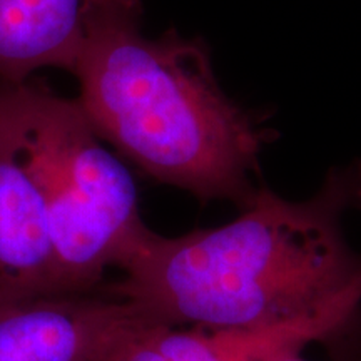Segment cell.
Instances as JSON below:
<instances>
[{
  "instance_id": "obj_1",
  "label": "cell",
  "mask_w": 361,
  "mask_h": 361,
  "mask_svg": "<svg viewBox=\"0 0 361 361\" xmlns=\"http://www.w3.org/2000/svg\"><path fill=\"white\" fill-rule=\"evenodd\" d=\"M361 209V162L305 201L258 189L236 219L179 238L152 233L109 288L147 324L251 328L296 322L361 296V252L343 216Z\"/></svg>"
},
{
  "instance_id": "obj_2",
  "label": "cell",
  "mask_w": 361,
  "mask_h": 361,
  "mask_svg": "<svg viewBox=\"0 0 361 361\" xmlns=\"http://www.w3.org/2000/svg\"><path fill=\"white\" fill-rule=\"evenodd\" d=\"M141 0H96L72 74L99 137L159 183L245 206L269 130L224 94L209 49L141 30Z\"/></svg>"
},
{
  "instance_id": "obj_3",
  "label": "cell",
  "mask_w": 361,
  "mask_h": 361,
  "mask_svg": "<svg viewBox=\"0 0 361 361\" xmlns=\"http://www.w3.org/2000/svg\"><path fill=\"white\" fill-rule=\"evenodd\" d=\"M79 99L39 82H0V149L39 191L62 293H89L152 231L128 168L102 146Z\"/></svg>"
},
{
  "instance_id": "obj_4",
  "label": "cell",
  "mask_w": 361,
  "mask_h": 361,
  "mask_svg": "<svg viewBox=\"0 0 361 361\" xmlns=\"http://www.w3.org/2000/svg\"><path fill=\"white\" fill-rule=\"evenodd\" d=\"M142 323L124 301L89 293L0 305V361H111Z\"/></svg>"
},
{
  "instance_id": "obj_5",
  "label": "cell",
  "mask_w": 361,
  "mask_h": 361,
  "mask_svg": "<svg viewBox=\"0 0 361 361\" xmlns=\"http://www.w3.org/2000/svg\"><path fill=\"white\" fill-rule=\"evenodd\" d=\"M361 296L296 322L251 328L168 326L142 323L111 361H286L351 322Z\"/></svg>"
},
{
  "instance_id": "obj_6",
  "label": "cell",
  "mask_w": 361,
  "mask_h": 361,
  "mask_svg": "<svg viewBox=\"0 0 361 361\" xmlns=\"http://www.w3.org/2000/svg\"><path fill=\"white\" fill-rule=\"evenodd\" d=\"M54 293L62 291L44 202L0 149V305Z\"/></svg>"
},
{
  "instance_id": "obj_7",
  "label": "cell",
  "mask_w": 361,
  "mask_h": 361,
  "mask_svg": "<svg viewBox=\"0 0 361 361\" xmlns=\"http://www.w3.org/2000/svg\"><path fill=\"white\" fill-rule=\"evenodd\" d=\"M96 0H0V82L42 67L74 72Z\"/></svg>"
},
{
  "instance_id": "obj_8",
  "label": "cell",
  "mask_w": 361,
  "mask_h": 361,
  "mask_svg": "<svg viewBox=\"0 0 361 361\" xmlns=\"http://www.w3.org/2000/svg\"><path fill=\"white\" fill-rule=\"evenodd\" d=\"M286 361H305V360H301L300 356H293V358H290V360H286Z\"/></svg>"
}]
</instances>
